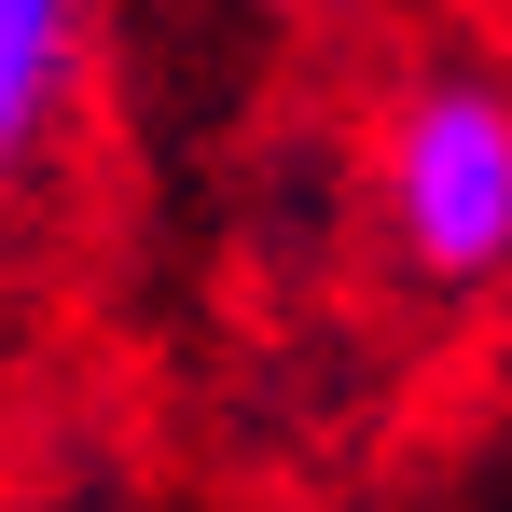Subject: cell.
Instances as JSON below:
<instances>
[{"label":"cell","instance_id":"cell-1","mask_svg":"<svg viewBox=\"0 0 512 512\" xmlns=\"http://www.w3.org/2000/svg\"><path fill=\"white\" fill-rule=\"evenodd\" d=\"M388 236L443 291H485L512 263V97L499 84L443 70V84L402 97V125H388Z\"/></svg>","mask_w":512,"mask_h":512},{"label":"cell","instance_id":"cell-2","mask_svg":"<svg viewBox=\"0 0 512 512\" xmlns=\"http://www.w3.org/2000/svg\"><path fill=\"white\" fill-rule=\"evenodd\" d=\"M70 42H84V0H0V194L28 180L56 97H70Z\"/></svg>","mask_w":512,"mask_h":512}]
</instances>
